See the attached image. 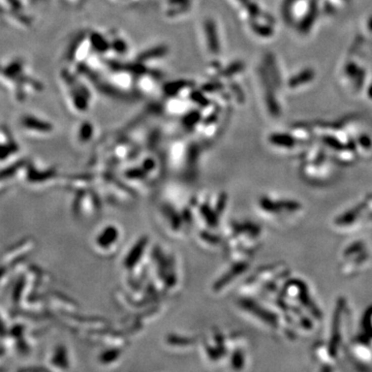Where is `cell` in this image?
<instances>
[{
	"mask_svg": "<svg viewBox=\"0 0 372 372\" xmlns=\"http://www.w3.org/2000/svg\"><path fill=\"white\" fill-rule=\"evenodd\" d=\"M281 299L301 310H305L314 320H321L322 314L311 298L307 284L299 279H289L280 289Z\"/></svg>",
	"mask_w": 372,
	"mask_h": 372,
	"instance_id": "6da1fadb",
	"label": "cell"
},
{
	"mask_svg": "<svg viewBox=\"0 0 372 372\" xmlns=\"http://www.w3.org/2000/svg\"><path fill=\"white\" fill-rule=\"evenodd\" d=\"M65 354H67V353H65V349L62 346H59L58 348H56V351H55L54 356H53V359H52V362L53 363H58L57 365H61L62 367L68 366V365H65V363L68 364V359L65 360V357H62Z\"/></svg>",
	"mask_w": 372,
	"mask_h": 372,
	"instance_id": "ba28073f",
	"label": "cell"
},
{
	"mask_svg": "<svg viewBox=\"0 0 372 372\" xmlns=\"http://www.w3.org/2000/svg\"><path fill=\"white\" fill-rule=\"evenodd\" d=\"M372 221V212L369 210L367 205L359 203L341 213L334 222L335 227L341 231H353L357 230Z\"/></svg>",
	"mask_w": 372,
	"mask_h": 372,
	"instance_id": "277c9868",
	"label": "cell"
},
{
	"mask_svg": "<svg viewBox=\"0 0 372 372\" xmlns=\"http://www.w3.org/2000/svg\"><path fill=\"white\" fill-rule=\"evenodd\" d=\"M340 270L345 276L356 275L369 260V252L364 242L358 241L346 247L342 252Z\"/></svg>",
	"mask_w": 372,
	"mask_h": 372,
	"instance_id": "3957f363",
	"label": "cell"
},
{
	"mask_svg": "<svg viewBox=\"0 0 372 372\" xmlns=\"http://www.w3.org/2000/svg\"><path fill=\"white\" fill-rule=\"evenodd\" d=\"M364 203L367 205V207L369 208V210L372 212V193H371V194H368V195L366 196Z\"/></svg>",
	"mask_w": 372,
	"mask_h": 372,
	"instance_id": "30bf717a",
	"label": "cell"
},
{
	"mask_svg": "<svg viewBox=\"0 0 372 372\" xmlns=\"http://www.w3.org/2000/svg\"><path fill=\"white\" fill-rule=\"evenodd\" d=\"M259 207L264 213L281 222L290 221L300 215L303 211V206L298 201L282 198L276 199L270 196H262L259 201Z\"/></svg>",
	"mask_w": 372,
	"mask_h": 372,
	"instance_id": "7a4b0ae2",
	"label": "cell"
},
{
	"mask_svg": "<svg viewBox=\"0 0 372 372\" xmlns=\"http://www.w3.org/2000/svg\"><path fill=\"white\" fill-rule=\"evenodd\" d=\"M19 145L7 131L0 130V166L12 164L19 153Z\"/></svg>",
	"mask_w": 372,
	"mask_h": 372,
	"instance_id": "5b68a950",
	"label": "cell"
},
{
	"mask_svg": "<svg viewBox=\"0 0 372 372\" xmlns=\"http://www.w3.org/2000/svg\"><path fill=\"white\" fill-rule=\"evenodd\" d=\"M108 355H109V357L108 356H105V355H102V360L104 361V362H110V361H112V360H115V359H117L118 358V353L117 352H112V354H111V352H105Z\"/></svg>",
	"mask_w": 372,
	"mask_h": 372,
	"instance_id": "9c48e42d",
	"label": "cell"
},
{
	"mask_svg": "<svg viewBox=\"0 0 372 372\" xmlns=\"http://www.w3.org/2000/svg\"><path fill=\"white\" fill-rule=\"evenodd\" d=\"M145 244H146V241L145 239H142L141 241H139L135 247L131 249V251L128 253L127 255V259H126V266L128 267H133L135 266L136 262L139 260L140 256L142 255L143 251H144V248H145Z\"/></svg>",
	"mask_w": 372,
	"mask_h": 372,
	"instance_id": "52a82bcc",
	"label": "cell"
},
{
	"mask_svg": "<svg viewBox=\"0 0 372 372\" xmlns=\"http://www.w3.org/2000/svg\"><path fill=\"white\" fill-rule=\"evenodd\" d=\"M118 237V231L114 227L105 228L97 237V244L100 247H109L113 244Z\"/></svg>",
	"mask_w": 372,
	"mask_h": 372,
	"instance_id": "8992f818",
	"label": "cell"
}]
</instances>
